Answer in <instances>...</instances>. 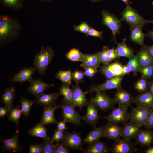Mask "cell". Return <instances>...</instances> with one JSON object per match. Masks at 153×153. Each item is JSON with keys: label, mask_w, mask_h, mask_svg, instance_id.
<instances>
[{"label": "cell", "mask_w": 153, "mask_h": 153, "mask_svg": "<svg viewBox=\"0 0 153 153\" xmlns=\"http://www.w3.org/2000/svg\"><path fill=\"white\" fill-rule=\"evenodd\" d=\"M142 27L140 26L130 27V38L131 41L139 45L141 48H143L145 46L144 41L146 34L143 32Z\"/></svg>", "instance_id": "24"}, {"label": "cell", "mask_w": 153, "mask_h": 153, "mask_svg": "<svg viewBox=\"0 0 153 153\" xmlns=\"http://www.w3.org/2000/svg\"><path fill=\"white\" fill-rule=\"evenodd\" d=\"M149 82L148 79L141 76L134 84V87L140 94L148 91Z\"/></svg>", "instance_id": "37"}, {"label": "cell", "mask_w": 153, "mask_h": 153, "mask_svg": "<svg viewBox=\"0 0 153 153\" xmlns=\"http://www.w3.org/2000/svg\"><path fill=\"white\" fill-rule=\"evenodd\" d=\"M20 105H18L12 109L10 113L8 115V119L9 121H13L17 126L19 124V120L22 114L21 109H19Z\"/></svg>", "instance_id": "38"}, {"label": "cell", "mask_w": 153, "mask_h": 153, "mask_svg": "<svg viewBox=\"0 0 153 153\" xmlns=\"http://www.w3.org/2000/svg\"><path fill=\"white\" fill-rule=\"evenodd\" d=\"M91 27L85 21L82 22L78 25H73V28L75 31L81 32L86 34Z\"/></svg>", "instance_id": "45"}, {"label": "cell", "mask_w": 153, "mask_h": 153, "mask_svg": "<svg viewBox=\"0 0 153 153\" xmlns=\"http://www.w3.org/2000/svg\"><path fill=\"white\" fill-rule=\"evenodd\" d=\"M144 126L146 129H150L153 128V110L150 111Z\"/></svg>", "instance_id": "51"}, {"label": "cell", "mask_w": 153, "mask_h": 153, "mask_svg": "<svg viewBox=\"0 0 153 153\" xmlns=\"http://www.w3.org/2000/svg\"><path fill=\"white\" fill-rule=\"evenodd\" d=\"M121 21H124L130 27L140 26L142 27L148 23V20L142 17L137 11L130 7L129 5L126 7L121 13Z\"/></svg>", "instance_id": "3"}, {"label": "cell", "mask_w": 153, "mask_h": 153, "mask_svg": "<svg viewBox=\"0 0 153 153\" xmlns=\"http://www.w3.org/2000/svg\"><path fill=\"white\" fill-rule=\"evenodd\" d=\"M73 93V106L79 108L80 110L83 109L84 106H86L88 102L86 97V91H83L78 84L71 85Z\"/></svg>", "instance_id": "13"}, {"label": "cell", "mask_w": 153, "mask_h": 153, "mask_svg": "<svg viewBox=\"0 0 153 153\" xmlns=\"http://www.w3.org/2000/svg\"><path fill=\"white\" fill-rule=\"evenodd\" d=\"M19 133L17 130L15 135L12 137L7 139H3V144L2 148L5 152L12 151L14 152H20L23 149L19 142Z\"/></svg>", "instance_id": "18"}, {"label": "cell", "mask_w": 153, "mask_h": 153, "mask_svg": "<svg viewBox=\"0 0 153 153\" xmlns=\"http://www.w3.org/2000/svg\"><path fill=\"white\" fill-rule=\"evenodd\" d=\"M61 107L60 103L59 105L54 106L44 107L42 117L39 124L45 126L57 123L58 121L54 117V113L56 109Z\"/></svg>", "instance_id": "17"}, {"label": "cell", "mask_w": 153, "mask_h": 153, "mask_svg": "<svg viewBox=\"0 0 153 153\" xmlns=\"http://www.w3.org/2000/svg\"><path fill=\"white\" fill-rule=\"evenodd\" d=\"M86 107V113L84 116H82V120L95 128L100 118L98 111V109L91 99L88 102Z\"/></svg>", "instance_id": "12"}, {"label": "cell", "mask_w": 153, "mask_h": 153, "mask_svg": "<svg viewBox=\"0 0 153 153\" xmlns=\"http://www.w3.org/2000/svg\"><path fill=\"white\" fill-rule=\"evenodd\" d=\"M103 31H99L93 27H90L88 32L86 34L87 36H91L97 37L103 39L102 34Z\"/></svg>", "instance_id": "49"}, {"label": "cell", "mask_w": 153, "mask_h": 153, "mask_svg": "<svg viewBox=\"0 0 153 153\" xmlns=\"http://www.w3.org/2000/svg\"><path fill=\"white\" fill-rule=\"evenodd\" d=\"M152 108H147L137 106L136 107H132L129 113V120L141 125L144 126L146 122L148 116Z\"/></svg>", "instance_id": "11"}, {"label": "cell", "mask_w": 153, "mask_h": 153, "mask_svg": "<svg viewBox=\"0 0 153 153\" xmlns=\"http://www.w3.org/2000/svg\"><path fill=\"white\" fill-rule=\"evenodd\" d=\"M91 99L98 109L105 111L112 109L116 103L113 98H110L103 92H96L95 95L91 97Z\"/></svg>", "instance_id": "10"}, {"label": "cell", "mask_w": 153, "mask_h": 153, "mask_svg": "<svg viewBox=\"0 0 153 153\" xmlns=\"http://www.w3.org/2000/svg\"><path fill=\"white\" fill-rule=\"evenodd\" d=\"M128 107L118 105L116 108H113L112 111L108 115L104 117L108 122L124 124L129 120V115L128 111Z\"/></svg>", "instance_id": "8"}, {"label": "cell", "mask_w": 153, "mask_h": 153, "mask_svg": "<svg viewBox=\"0 0 153 153\" xmlns=\"http://www.w3.org/2000/svg\"><path fill=\"white\" fill-rule=\"evenodd\" d=\"M50 139H43L42 143V153H54L55 144Z\"/></svg>", "instance_id": "40"}, {"label": "cell", "mask_w": 153, "mask_h": 153, "mask_svg": "<svg viewBox=\"0 0 153 153\" xmlns=\"http://www.w3.org/2000/svg\"><path fill=\"white\" fill-rule=\"evenodd\" d=\"M29 82L28 88L29 92L36 98L42 94L45 90L54 86V84L45 83L40 78L33 79Z\"/></svg>", "instance_id": "14"}, {"label": "cell", "mask_w": 153, "mask_h": 153, "mask_svg": "<svg viewBox=\"0 0 153 153\" xmlns=\"http://www.w3.org/2000/svg\"><path fill=\"white\" fill-rule=\"evenodd\" d=\"M97 68L90 66L86 67L84 69V73L85 75L89 78H92L97 73Z\"/></svg>", "instance_id": "50"}, {"label": "cell", "mask_w": 153, "mask_h": 153, "mask_svg": "<svg viewBox=\"0 0 153 153\" xmlns=\"http://www.w3.org/2000/svg\"><path fill=\"white\" fill-rule=\"evenodd\" d=\"M132 71L131 68L127 64L125 65H122V75L124 76L126 75H129Z\"/></svg>", "instance_id": "54"}, {"label": "cell", "mask_w": 153, "mask_h": 153, "mask_svg": "<svg viewBox=\"0 0 153 153\" xmlns=\"http://www.w3.org/2000/svg\"><path fill=\"white\" fill-rule=\"evenodd\" d=\"M64 135V131H60L57 129L54 130V133L50 140L53 142H56V144H58L63 139Z\"/></svg>", "instance_id": "46"}, {"label": "cell", "mask_w": 153, "mask_h": 153, "mask_svg": "<svg viewBox=\"0 0 153 153\" xmlns=\"http://www.w3.org/2000/svg\"><path fill=\"white\" fill-rule=\"evenodd\" d=\"M69 149L61 142L55 145L54 153H69Z\"/></svg>", "instance_id": "47"}, {"label": "cell", "mask_w": 153, "mask_h": 153, "mask_svg": "<svg viewBox=\"0 0 153 153\" xmlns=\"http://www.w3.org/2000/svg\"><path fill=\"white\" fill-rule=\"evenodd\" d=\"M61 104L63 120L76 126L81 125L82 116L75 110V107L64 98Z\"/></svg>", "instance_id": "4"}, {"label": "cell", "mask_w": 153, "mask_h": 153, "mask_svg": "<svg viewBox=\"0 0 153 153\" xmlns=\"http://www.w3.org/2000/svg\"><path fill=\"white\" fill-rule=\"evenodd\" d=\"M148 90L153 94V80L149 82Z\"/></svg>", "instance_id": "57"}, {"label": "cell", "mask_w": 153, "mask_h": 153, "mask_svg": "<svg viewBox=\"0 0 153 153\" xmlns=\"http://www.w3.org/2000/svg\"><path fill=\"white\" fill-rule=\"evenodd\" d=\"M113 99L118 105L129 107L133 103V97L129 92L121 88L117 90Z\"/></svg>", "instance_id": "20"}, {"label": "cell", "mask_w": 153, "mask_h": 153, "mask_svg": "<svg viewBox=\"0 0 153 153\" xmlns=\"http://www.w3.org/2000/svg\"><path fill=\"white\" fill-rule=\"evenodd\" d=\"M126 39L124 38L121 43L116 42L117 46L115 49L120 58L123 57L129 58L135 55L134 50L126 44Z\"/></svg>", "instance_id": "29"}, {"label": "cell", "mask_w": 153, "mask_h": 153, "mask_svg": "<svg viewBox=\"0 0 153 153\" xmlns=\"http://www.w3.org/2000/svg\"><path fill=\"white\" fill-rule=\"evenodd\" d=\"M133 102L137 105L147 108L153 107V94L149 90L133 97Z\"/></svg>", "instance_id": "21"}, {"label": "cell", "mask_w": 153, "mask_h": 153, "mask_svg": "<svg viewBox=\"0 0 153 153\" xmlns=\"http://www.w3.org/2000/svg\"><path fill=\"white\" fill-rule=\"evenodd\" d=\"M139 72L141 74L142 76L147 79L153 78V64L140 68Z\"/></svg>", "instance_id": "39"}, {"label": "cell", "mask_w": 153, "mask_h": 153, "mask_svg": "<svg viewBox=\"0 0 153 153\" xmlns=\"http://www.w3.org/2000/svg\"><path fill=\"white\" fill-rule=\"evenodd\" d=\"M73 80L76 84L84 82V79L85 76L84 72L76 70L72 73Z\"/></svg>", "instance_id": "43"}, {"label": "cell", "mask_w": 153, "mask_h": 153, "mask_svg": "<svg viewBox=\"0 0 153 153\" xmlns=\"http://www.w3.org/2000/svg\"><path fill=\"white\" fill-rule=\"evenodd\" d=\"M136 56L140 68L153 64V58L143 48L137 52Z\"/></svg>", "instance_id": "28"}, {"label": "cell", "mask_w": 153, "mask_h": 153, "mask_svg": "<svg viewBox=\"0 0 153 153\" xmlns=\"http://www.w3.org/2000/svg\"><path fill=\"white\" fill-rule=\"evenodd\" d=\"M127 64L131 68L133 75L136 76L140 68L136 56L134 55L129 58Z\"/></svg>", "instance_id": "41"}, {"label": "cell", "mask_w": 153, "mask_h": 153, "mask_svg": "<svg viewBox=\"0 0 153 153\" xmlns=\"http://www.w3.org/2000/svg\"><path fill=\"white\" fill-rule=\"evenodd\" d=\"M54 54V50L50 47L41 46L40 50L35 56L33 61V66L40 75L45 74Z\"/></svg>", "instance_id": "2"}, {"label": "cell", "mask_w": 153, "mask_h": 153, "mask_svg": "<svg viewBox=\"0 0 153 153\" xmlns=\"http://www.w3.org/2000/svg\"><path fill=\"white\" fill-rule=\"evenodd\" d=\"M109 152L106 143L99 140L88 144L83 152L84 153H105Z\"/></svg>", "instance_id": "26"}, {"label": "cell", "mask_w": 153, "mask_h": 153, "mask_svg": "<svg viewBox=\"0 0 153 153\" xmlns=\"http://www.w3.org/2000/svg\"><path fill=\"white\" fill-rule=\"evenodd\" d=\"M69 85L67 84L63 83L62 86L59 88V92L61 95L64 97V98L73 106L72 89L70 88Z\"/></svg>", "instance_id": "34"}, {"label": "cell", "mask_w": 153, "mask_h": 153, "mask_svg": "<svg viewBox=\"0 0 153 153\" xmlns=\"http://www.w3.org/2000/svg\"><path fill=\"white\" fill-rule=\"evenodd\" d=\"M65 56L68 60L73 62H82L85 58L84 54L76 48L70 50L66 54Z\"/></svg>", "instance_id": "33"}, {"label": "cell", "mask_w": 153, "mask_h": 153, "mask_svg": "<svg viewBox=\"0 0 153 153\" xmlns=\"http://www.w3.org/2000/svg\"><path fill=\"white\" fill-rule=\"evenodd\" d=\"M65 123V122L63 120H60L58 123L57 129L61 131H64L65 129H67L68 128L66 126Z\"/></svg>", "instance_id": "55"}, {"label": "cell", "mask_w": 153, "mask_h": 153, "mask_svg": "<svg viewBox=\"0 0 153 153\" xmlns=\"http://www.w3.org/2000/svg\"><path fill=\"white\" fill-rule=\"evenodd\" d=\"M11 110L6 106L0 108V118H3L6 116H8L10 113Z\"/></svg>", "instance_id": "53"}, {"label": "cell", "mask_w": 153, "mask_h": 153, "mask_svg": "<svg viewBox=\"0 0 153 153\" xmlns=\"http://www.w3.org/2000/svg\"><path fill=\"white\" fill-rule=\"evenodd\" d=\"M107 56L109 58L111 62L113 60H118L120 58L114 47L110 49L109 48L107 51Z\"/></svg>", "instance_id": "52"}, {"label": "cell", "mask_w": 153, "mask_h": 153, "mask_svg": "<svg viewBox=\"0 0 153 153\" xmlns=\"http://www.w3.org/2000/svg\"><path fill=\"white\" fill-rule=\"evenodd\" d=\"M143 48L147 51L149 54L153 58V45L148 46L145 45Z\"/></svg>", "instance_id": "56"}, {"label": "cell", "mask_w": 153, "mask_h": 153, "mask_svg": "<svg viewBox=\"0 0 153 153\" xmlns=\"http://www.w3.org/2000/svg\"><path fill=\"white\" fill-rule=\"evenodd\" d=\"M145 152L146 153H153V148H149Z\"/></svg>", "instance_id": "59"}, {"label": "cell", "mask_w": 153, "mask_h": 153, "mask_svg": "<svg viewBox=\"0 0 153 153\" xmlns=\"http://www.w3.org/2000/svg\"><path fill=\"white\" fill-rule=\"evenodd\" d=\"M21 30L19 21L7 15L0 16V45L3 46L15 40Z\"/></svg>", "instance_id": "1"}, {"label": "cell", "mask_w": 153, "mask_h": 153, "mask_svg": "<svg viewBox=\"0 0 153 153\" xmlns=\"http://www.w3.org/2000/svg\"><path fill=\"white\" fill-rule=\"evenodd\" d=\"M19 102L21 104V110L24 116H27L29 115V112L33 104L35 102V101L30 100L24 97H21Z\"/></svg>", "instance_id": "36"}, {"label": "cell", "mask_w": 153, "mask_h": 153, "mask_svg": "<svg viewBox=\"0 0 153 153\" xmlns=\"http://www.w3.org/2000/svg\"><path fill=\"white\" fill-rule=\"evenodd\" d=\"M109 48L106 46L103 47L102 51L99 52V56L100 61L104 65H106L110 62V61L109 57L107 54V51Z\"/></svg>", "instance_id": "44"}, {"label": "cell", "mask_w": 153, "mask_h": 153, "mask_svg": "<svg viewBox=\"0 0 153 153\" xmlns=\"http://www.w3.org/2000/svg\"><path fill=\"white\" fill-rule=\"evenodd\" d=\"M64 137L61 142L64 144L69 149L79 150L83 151V143L80 133H77L75 131L69 132L64 131Z\"/></svg>", "instance_id": "7"}, {"label": "cell", "mask_w": 153, "mask_h": 153, "mask_svg": "<svg viewBox=\"0 0 153 153\" xmlns=\"http://www.w3.org/2000/svg\"><path fill=\"white\" fill-rule=\"evenodd\" d=\"M135 139L136 144L149 148L153 142V132L150 129H141Z\"/></svg>", "instance_id": "23"}, {"label": "cell", "mask_w": 153, "mask_h": 153, "mask_svg": "<svg viewBox=\"0 0 153 153\" xmlns=\"http://www.w3.org/2000/svg\"><path fill=\"white\" fill-rule=\"evenodd\" d=\"M4 7L15 11H18L24 7V0H0Z\"/></svg>", "instance_id": "32"}, {"label": "cell", "mask_w": 153, "mask_h": 153, "mask_svg": "<svg viewBox=\"0 0 153 153\" xmlns=\"http://www.w3.org/2000/svg\"><path fill=\"white\" fill-rule=\"evenodd\" d=\"M32 137H39L43 139H50L47 134V129L44 126L39 124L29 130L28 133Z\"/></svg>", "instance_id": "31"}, {"label": "cell", "mask_w": 153, "mask_h": 153, "mask_svg": "<svg viewBox=\"0 0 153 153\" xmlns=\"http://www.w3.org/2000/svg\"><path fill=\"white\" fill-rule=\"evenodd\" d=\"M104 137H105L104 126L96 127L89 133L83 141L84 143L89 144Z\"/></svg>", "instance_id": "30"}, {"label": "cell", "mask_w": 153, "mask_h": 153, "mask_svg": "<svg viewBox=\"0 0 153 153\" xmlns=\"http://www.w3.org/2000/svg\"><path fill=\"white\" fill-rule=\"evenodd\" d=\"M16 91L15 87L12 86L7 87L4 90L1 97V101L4 103L5 105L8 107L10 110L13 107L12 103L16 97Z\"/></svg>", "instance_id": "25"}, {"label": "cell", "mask_w": 153, "mask_h": 153, "mask_svg": "<svg viewBox=\"0 0 153 153\" xmlns=\"http://www.w3.org/2000/svg\"><path fill=\"white\" fill-rule=\"evenodd\" d=\"M108 65L111 70L116 76L122 75V65L119 62L116 61L112 63H109Z\"/></svg>", "instance_id": "42"}, {"label": "cell", "mask_w": 153, "mask_h": 153, "mask_svg": "<svg viewBox=\"0 0 153 153\" xmlns=\"http://www.w3.org/2000/svg\"><path fill=\"white\" fill-rule=\"evenodd\" d=\"M146 36H147L153 40V29L149 31L146 34Z\"/></svg>", "instance_id": "58"}, {"label": "cell", "mask_w": 153, "mask_h": 153, "mask_svg": "<svg viewBox=\"0 0 153 153\" xmlns=\"http://www.w3.org/2000/svg\"><path fill=\"white\" fill-rule=\"evenodd\" d=\"M41 2H50L53 0H37Z\"/></svg>", "instance_id": "61"}, {"label": "cell", "mask_w": 153, "mask_h": 153, "mask_svg": "<svg viewBox=\"0 0 153 153\" xmlns=\"http://www.w3.org/2000/svg\"><path fill=\"white\" fill-rule=\"evenodd\" d=\"M101 23L109 28L111 31L112 39L116 43V39L117 34H120V29L121 26L122 21L114 14H110L108 11L103 10L101 12Z\"/></svg>", "instance_id": "5"}, {"label": "cell", "mask_w": 153, "mask_h": 153, "mask_svg": "<svg viewBox=\"0 0 153 153\" xmlns=\"http://www.w3.org/2000/svg\"><path fill=\"white\" fill-rule=\"evenodd\" d=\"M123 124L121 137L127 140L135 138L141 130V125L133 122H127Z\"/></svg>", "instance_id": "15"}, {"label": "cell", "mask_w": 153, "mask_h": 153, "mask_svg": "<svg viewBox=\"0 0 153 153\" xmlns=\"http://www.w3.org/2000/svg\"><path fill=\"white\" fill-rule=\"evenodd\" d=\"M124 76L121 75L106 80L104 83L100 85L92 84L86 92L87 93L92 94L94 92H103L107 90L112 89L118 90L121 88V83Z\"/></svg>", "instance_id": "6"}, {"label": "cell", "mask_w": 153, "mask_h": 153, "mask_svg": "<svg viewBox=\"0 0 153 153\" xmlns=\"http://www.w3.org/2000/svg\"><path fill=\"white\" fill-rule=\"evenodd\" d=\"M42 143L37 144L36 143L31 144L29 146V153H41L42 152Z\"/></svg>", "instance_id": "48"}, {"label": "cell", "mask_w": 153, "mask_h": 153, "mask_svg": "<svg viewBox=\"0 0 153 153\" xmlns=\"http://www.w3.org/2000/svg\"><path fill=\"white\" fill-rule=\"evenodd\" d=\"M136 144L132 143L130 140L122 137L115 140L112 146L109 149V151L113 153H131L137 150Z\"/></svg>", "instance_id": "9"}, {"label": "cell", "mask_w": 153, "mask_h": 153, "mask_svg": "<svg viewBox=\"0 0 153 153\" xmlns=\"http://www.w3.org/2000/svg\"><path fill=\"white\" fill-rule=\"evenodd\" d=\"M118 124L107 122L104 126L105 137L108 139L116 140L121 137L122 127Z\"/></svg>", "instance_id": "22"}, {"label": "cell", "mask_w": 153, "mask_h": 153, "mask_svg": "<svg viewBox=\"0 0 153 153\" xmlns=\"http://www.w3.org/2000/svg\"><path fill=\"white\" fill-rule=\"evenodd\" d=\"M152 110H153V107L152 108Z\"/></svg>", "instance_id": "64"}, {"label": "cell", "mask_w": 153, "mask_h": 153, "mask_svg": "<svg viewBox=\"0 0 153 153\" xmlns=\"http://www.w3.org/2000/svg\"><path fill=\"white\" fill-rule=\"evenodd\" d=\"M71 70H60L55 75L56 78L60 80L63 83L70 85L73 79L72 74Z\"/></svg>", "instance_id": "35"}, {"label": "cell", "mask_w": 153, "mask_h": 153, "mask_svg": "<svg viewBox=\"0 0 153 153\" xmlns=\"http://www.w3.org/2000/svg\"><path fill=\"white\" fill-rule=\"evenodd\" d=\"M124 3H125L126 5H130L132 3V2L130 1L129 0H121Z\"/></svg>", "instance_id": "60"}, {"label": "cell", "mask_w": 153, "mask_h": 153, "mask_svg": "<svg viewBox=\"0 0 153 153\" xmlns=\"http://www.w3.org/2000/svg\"><path fill=\"white\" fill-rule=\"evenodd\" d=\"M36 70L35 68L32 67L23 68L10 78V81L12 82H29L33 79V76Z\"/></svg>", "instance_id": "16"}, {"label": "cell", "mask_w": 153, "mask_h": 153, "mask_svg": "<svg viewBox=\"0 0 153 153\" xmlns=\"http://www.w3.org/2000/svg\"><path fill=\"white\" fill-rule=\"evenodd\" d=\"M60 95L59 91L51 93H43L37 98L35 102L43 107L54 106L56 105V101Z\"/></svg>", "instance_id": "19"}, {"label": "cell", "mask_w": 153, "mask_h": 153, "mask_svg": "<svg viewBox=\"0 0 153 153\" xmlns=\"http://www.w3.org/2000/svg\"><path fill=\"white\" fill-rule=\"evenodd\" d=\"M103 0H90V1L93 3H95L98 2L102 1Z\"/></svg>", "instance_id": "62"}, {"label": "cell", "mask_w": 153, "mask_h": 153, "mask_svg": "<svg viewBox=\"0 0 153 153\" xmlns=\"http://www.w3.org/2000/svg\"><path fill=\"white\" fill-rule=\"evenodd\" d=\"M148 23H153V20H150V21H148Z\"/></svg>", "instance_id": "63"}, {"label": "cell", "mask_w": 153, "mask_h": 153, "mask_svg": "<svg viewBox=\"0 0 153 153\" xmlns=\"http://www.w3.org/2000/svg\"><path fill=\"white\" fill-rule=\"evenodd\" d=\"M99 52L92 54H84L85 58L80 66L84 69L88 67L93 66L97 68L100 67Z\"/></svg>", "instance_id": "27"}]
</instances>
